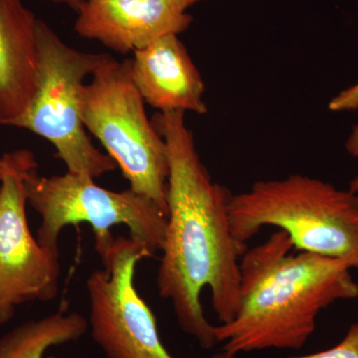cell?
Instances as JSON below:
<instances>
[{
	"instance_id": "obj_1",
	"label": "cell",
	"mask_w": 358,
	"mask_h": 358,
	"mask_svg": "<svg viewBox=\"0 0 358 358\" xmlns=\"http://www.w3.org/2000/svg\"><path fill=\"white\" fill-rule=\"evenodd\" d=\"M152 124L166 141L169 166L157 291L173 306L180 329L210 350L218 341L215 326L204 315L202 291L210 289L212 307L221 324L234 319L240 301V258L247 250L231 233L232 193L212 180L185 113H159Z\"/></svg>"
},
{
	"instance_id": "obj_2",
	"label": "cell",
	"mask_w": 358,
	"mask_h": 358,
	"mask_svg": "<svg viewBox=\"0 0 358 358\" xmlns=\"http://www.w3.org/2000/svg\"><path fill=\"white\" fill-rule=\"evenodd\" d=\"M278 229L240 258V301L234 319L215 327L224 352L299 350L313 336L322 310L358 298V282L345 261L293 252Z\"/></svg>"
},
{
	"instance_id": "obj_3",
	"label": "cell",
	"mask_w": 358,
	"mask_h": 358,
	"mask_svg": "<svg viewBox=\"0 0 358 358\" xmlns=\"http://www.w3.org/2000/svg\"><path fill=\"white\" fill-rule=\"evenodd\" d=\"M229 221L242 248L273 226L289 235L296 251L341 259L358 270V193L350 189L303 174L257 181L232 194Z\"/></svg>"
},
{
	"instance_id": "obj_4",
	"label": "cell",
	"mask_w": 358,
	"mask_h": 358,
	"mask_svg": "<svg viewBox=\"0 0 358 358\" xmlns=\"http://www.w3.org/2000/svg\"><path fill=\"white\" fill-rule=\"evenodd\" d=\"M36 88L24 112L6 127L27 129L55 148L67 171L100 178L117 169L99 150L83 121L85 80L109 54L85 53L66 44L57 33L37 20Z\"/></svg>"
},
{
	"instance_id": "obj_5",
	"label": "cell",
	"mask_w": 358,
	"mask_h": 358,
	"mask_svg": "<svg viewBox=\"0 0 358 358\" xmlns=\"http://www.w3.org/2000/svg\"><path fill=\"white\" fill-rule=\"evenodd\" d=\"M86 84L83 121L128 179L129 188L152 199L167 215L166 143L148 120L131 75V59L112 56Z\"/></svg>"
},
{
	"instance_id": "obj_6",
	"label": "cell",
	"mask_w": 358,
	"mask_h": 358,
	"mask_svg": "<svg viewBox=\"0 0 358 358\" xmlns=\"http://www.w3.org/2000/svg\"><path fill=\"white\" fill-rule=\"evenodd\" d=\"M35 166L25 178L27 203L39 214L37 241L59 254L61 232L69 225L87 223L95 236V250L114 239V226L128 227L129 237L147 247L152 257L162 252L167 215L152 199L134 192H112L96 185L93 178L67 171L62 176H40Z\"/></svg>"
},
{
	"instance_id": "obj_7",
	"label": "cell",
	"mask_w": 358,
	"mask_h": 358,
	"mask_svg": "<svg viewBox=\"0 0 358 358\" xmlns=\"http://www.w3.org/2000/svg\"><path fill=\"white\" fill-rule=\"evenodd\" d=\"M103 270L91 273L86 287L92 338L107 358H173L162 343L152 308L136 287V266L152 254L131 237H115L96 252ZM230 352L210 358H235Z\"/></svg>"
},
{
	"instance_id": "obj_8",
	"label": "cell",
	"mask_w": 358,
	"mask_h": 358,
	"mask_svg": "<svg viewBox=\"0 0 358 358\" xmlns=\"http://www.w3.org/2000/svg\"><path fill=\"white\" fill-rule=\"evenodd\" d=\"M0 178V324L13 319L16 308L32 301L57 296L59 254L32 236L26 216L25 178L37 166L28 150L2 157Z\"/></svg>"
},
{
	"instance_id": "obj_9",
	"label": "cell",
	"mask_w": 358,
	"mask_h": 358,
	"mask_svg": "<svg viewBox=\"0 0 358 358\" xmlns=\"http://www.w3.org/2000/svg\"><path fill=\"white\" fill-rule=\"evenodd\" d=\"M75 31L110 50L128 54L188 29L192 17L173 0H86Z\"/></svg>"
},
{
	"instance_id": "obj_10",
	"label": "cell",
	"mask_w": 358,
	"mask_h": 358,
	"mask_svg": "<svg viewBox=\"0 0 358 358\" xmlns=\"http://www.w3.org/2000/svg\"><path fill=\"white\" fill-rule=\"evenodd\" d=\"M131 75L145 103L159 113L206 114L203 80L178 35H166L134 52Z\"/></svg>"
},
{
	"instance_id": "obj_11",
	"label": "cell",
	"mask_w": 358,
	"mask_h": 358,
	"mask_svg": "<svg viewBox=\"0 0 358 358\" xmlns=\"http://www.w3.org/2000/svg\"><path fill=\"white\" fill-rule=\"evenodd\" d=\"M36 24L23 0H0V126L20 117L34 95Z\"/></svg>"
},
{
	"instance_id": "obj_12",
	"label": "cell",
	"mask_w": 358,
	"mask_h": 358,
	"mask_svg": "<svg viewBox=\"0 0 358 358\" xmlns=\"http://www.w3.org/2000/svg\"><path fill=\"white\" fill-rule=\"evenodd\" d=\"M88 320L78 313H70L61 305L57 312L29 320L0 338V358H56L46 357L53 346L77 341L88 329Z\"/></svg>"
},
{
	"instance_id": "obj_13",
	"label": "cell",
	"mask_w": 358,
	"mask_h": 358,
	"mask_svg": "<svg viewBox=\"0 0 358 358\" xmlns=\"http://www.w3.org/2000/svg\"><path fill=\"white\" fill-rule=\"evenodd\" d=\"M286 358H358V322L350 327L341 343L329 350Z\"/></svg>"
},
{
	"instance_id": "obj_14",
	"label": "cell",
	"mask_w": 358,
	"mask_h": 358,
	"mask_svg": "<svg viewBox=\"0 0 358 358\" xmlns=\"http://www.w3.org/2000/svg\"><path fill=\"white\" fill-rule=\"evenodd\" d=\"M329 109L333 112H352L358 110V83L334 96L329 103Z\"/></svg>"
},
{
	"instance_id": "obj_15",
	"label": "cell",
	"mask_w": 358,
	"mask_h": 358,
	"mask_svg": "<svg viewBox=\"0 0 358 358\" xmlns=\"http://www.w3.org/2000/svg\"><path fill=\"white\" fill-rule=\"evenodd\" d=\"M346 150L352 157H358V124L353 127L352 133L348 136L345 143ZM348 189L353 193H358V174L352 179Z\"/></svg>"
},
{
	"instance_id": "obj_16",
	"label": "cell",
	"mask_w": 358,
	"mask_h": 358,
	"mask_svg": "<svg viewBox=\"0 0 358 358\" xmlns=\"http://www.w3.org/2000/svg\"><path fill=\"white\" fill-rule=\"evenodd\" d=\"M46 1H50L52 3L63 4L73 9V10H79L80 7L84 3V0H46Z\"/></svg>"
},
{
	"instance_id": "obj_17",
	"label": "cell",
	"mask_w": 358,
	"mask_h": 358,
	"mask_svg": "<svg viewBox=\"0 0 358 358\" xmlns=\"http://www.w3.org/2000/svg\"><path fill=\"white\" fill-rule=\"evenodd\" d=\"M173 1L176 2L180 8H182L183 10L186 11L189 8V7L199 3L200 1H203V0H173Z\"/></svg>"
},
{
	"instance_id": "obj_18",
	"label": "cell",
	"mask_w": 358,
	"mask_h": 358,
	"mask_svg": "<svg viewBox=\"0 0 358 358\" xmlns=\"http://www.w3.org/2000/svg\"><path fill=\"white\" fill-rule=\"evenodd\" d=\"M2 169H3V160L0 157V178H1Z\"/></svg>"
},
{
	"instance_id": "obj_19",
	"label": "cell",
	"mask_w": 358,
	"mask_h": 358,
	"mask_svg": "<svg viewBox=\"0 0 358 358\" xmlns=\"http://www.w3.org/2000/svg\"><path fill=\"white\" fill-rule=\"evenodd\" d=\"M84 1H86V0H84Z\"/></svg>"
}]
</instances>
